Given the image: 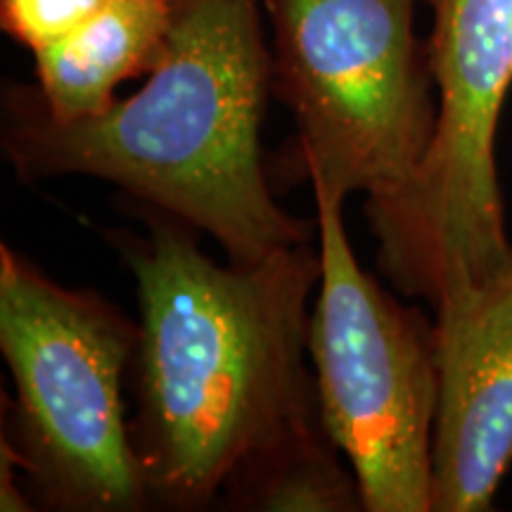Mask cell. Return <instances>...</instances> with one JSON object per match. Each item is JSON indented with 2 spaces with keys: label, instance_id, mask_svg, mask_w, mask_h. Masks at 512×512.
I'll return each instance as SVG.
<instances>
[{
  "label": "cell",
  "instance_id": "8992f818",
  "mask_svg": "<svg viewBox=\"0 0 512 512\" xmlns=\"http://www.w3.org/2000/svg\"><path fill=\"white\" fill-rule=\"evenodd\" d=\"M313 202L320 283L309 356L320 425L349 460L363 510L432 512L434 323L363 271L344 228V197L313 183Z\"/></svg>",
  "mask_w": 512,
  "mask_h": 512
},
{
  "label": "cell",
  "instance_id": "5b68a950",
  "mask_svg": "<svg viewBox=\"0 0 512 512\" xmlns=\"http://www.w3.org/2000/svg\"><path fill=\"white\" fill-rule=\"evenodd\" d=\"M437 128L411 190L368 219L396 290L434 311L494 278L512 252L496 128L512 86V0H427Z\"/></svg>",
  "mask_w": 512,
  "mask_h": 512
},
{
  "label": "cell",
  "instance_id": "6da1fadb",
  "mask_svg": "<svg viewBox=\"0 0 512 512\" xmlns=\"http://www.w3.org/2000/svg\"><path fill=\"white\" fill-rule=\"evenodd\" d=\"M188 228L150 207L145 238L119 245L140 306L131 437L169 510H207L247 465L323 427L306 370L318 240L221 266Z\"/></svg>",
  "mask_w": 512,
  "mask_h": 512
},
{
  "label": "cell",
  "instance_id": "9c48e42d",
  "mask_svg": "<svg viewBox=\"0 0 512 512\" xmlns=\"http://www.w3.org/2000/svg\"><path fill=\"white\" fill-rule=\"evenodd\" d=\"M221 501L240 510L266 512L363 510L354 472L339 465L337 448L323 427L247 465Z\"/></svg>",
  "mask_w": 512,
  "mask_h": 512
},
{
  "label": "cell",
  "instance_id": "8fae6325",
  "mask_svg": "<svg viewBox=\"0 0 512 512\" xmlns=\"http://www.w3.org/2000/svg\"><path fill=\"white\" fill-rule=\"evenodd\" d=\"M15 467H19V460L3 432V441H0V510L3 512L31 510L29 498L19 491L15 482Z\"/></svg>",
  "mask_w": 512,
  "mask_h": 512
},
{
  "label": "cell",
  "instance_id": "ba28073f",
  "mask_svg": "<svg viewBox=\"0 0 512 512\" xmlns=\"http://www.w3.org/2000/svg\"><path fill=\"white\" fill-rule=\"evenodd\" d=\"M169 29L171 0H110L72 34L31 53L36 105L57 124L107 112L121 83L157 67Z\"/></svg>",
  "mask_w": 512,
  "mask_h": 512
},
{
  "label": "cell",
  "instance_id": "30bf717a",
  "mask_svg": "<svg viewBox=\"0 0 512 512\" xmlns=\"http://www.w3.org/2000/svg\"><path fill=\"white\" fill-rule=\"evenodd\" d=\"M110 0H0V29L29 53L60 41Z\"/></svg>",
  "mask_w": 512,
  "mask_h": 512
},
{
  "label": "cell",
  "instance_id": "3957f363",
  "mask_svg": "<svg viewBox=\"0 0 512 512\" xmlns=\"http://www.w3.org/2000/svg\"><path fill=\"white\" fill-rule=\"evenodd\" d=\"M273 29L271 91L294 119L292 162L384 214L411 190L437 128L418 0H261Z\"/></svg>",
  "mask_w": 512,
  "mask_h": 512
},
{
  "label": "cell",
  "instance_id": "7a4b0ae2",
  "mask_svg": "<svg viewBox=\"0 0 512 512\" xmlns=\"http://www.w3.org/2000/svg\"><path fill=\"white\" fill-rule=\"evenodd\" d=\"M261 0H171V29L143 88L57 124L31 86L3 95V150L22 181L91 176L204 230L235 264L318 238L275 202L261 157L271 91Z\"/></svg>",
  "mask_w": 512,
  "mask_h": 512
},
{
  "label": "cell",
  "instance_id": "277c9868",
  "mask_svg": "<svg viewBox=\"0 0 512 512\" xmlns=\"http://www.w3.org/2000/svg\"><path fill=\"white\" fill-rule=\"evenodd\" d=\"M136 344L138 325L117 306L0 245V351L17 392L10 446L48 508L152 503L121 394Z\"/></svg>",
  "mask_w": 512,
  "mask_h": 512
},
{
  "label": "cell",
  "instance_id": "52a82bcc",
  "mask_svg": "<svg viewBox=\"0 0 512 512\" xmlns=\"http://www.w3.org/2000/svg\"><path fill=\"white\" fill-rule=\"evenodd\" d=\"M434 313L432 512L489 510L512 463V252L494 278Z\"/></svg>",
  "mask_w": 512,
  "mask_h": 512
}]
</instances>
